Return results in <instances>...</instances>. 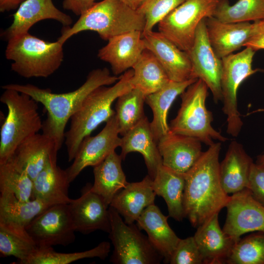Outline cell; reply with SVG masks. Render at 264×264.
I'll return each mask as SVG.
<instances>
[{
	"instance_id": "6da1fadb",
	"label": "cell",
	"mask_w": 264,
	"mask_h": 264,
	"mask_svg": "<svg viewBox=\"0 0 264 264\" xmlns=\"http://www.w3.org/2000/svg\"><path fill=\"white\" fill-rule=\"evenodd\" d=\"M220 142L203 152L193 167L184 174L183 207L185 217L198 227L225 207L230 198L220 175Z\"/></svg>"
},
{
	"instance_id": "9a60e30c",
	"label": "cell",
	"mask_w": 264,
	"mask_h": 264,
	"mask_svg": "<svg viewBox=\"0 0 264 264\" xmlns=\"http://www.w3.org/2000/svg\"><path fill=\"white\" fill-rule=\"evenodd\" d=\"M87 184L81 196L71 199L68 206L76 232L88 234L96 230L109 233L110 222L109 207L103 199L91 190Z\"/></svg>"
},
{
	"instance_id": "ab89813d",
	"label": "cell",
	"mask_w": 264,
	"mask_h": 264,
	"mask_svg": "<svg viewBox=\"0 0 264 264\" xmlns=\"http://www.w3.org/2000/svg\"><path fill=\"white\" fill-rule=\"evenodd\" d=\"M171 264H201L202 259L194 237L180 239L172 255Z\"/></svg>"
},
{
	"instance_id": "d590c367",
	"label": "cell",
	"mask_w": 264,
	"mask_h": 264,
	"mask_svg": "<svg viewBox=\"0 0 264 264\" xmlns=\"http://www.w3.org/2000/svg\"><path fill=\"white\" fill-rule=\"evenodd\" d=\"M213 17L225 22L260 21L264 19V0H239L233 5L220 0Z\"/></svg>"
},
{
	"instance_id": "5b68a950",
	"label": "cell",
	"mask_w": 264,
	"mask_h": 264,
	"mask_svg": "<svg viewBox=\"0 0 264 264\" xmlns=\"http://www.w3.org/2000/svg\"><path fill=\"white\" fill-rule=\"evenodd\" d=\"M63 46L58 40L48 42L27 32L8 41L5 57L13 61L11 70L20 76L26 78H46L61 66L64 59Z\"/></svg>"
},
{
	"instance_id": "f1b7e54d",
	"label": "cell",
	"mask_w": 264,
	"mask_h": 264,
	"mask_svg": "<svg viewBox=\"0 0 264 264\" xmlns=\"http://www.w3.org/2000/svg\"><path fill=\"white\" fill-rule=\"evenodd\" d=\"M122 160L114 151L93 167L94 181L91 190L99 195L108 206L115 195L129 183L122 168Z\"/></svg>"
},
{
	"instance_id": "52a82bcc",
	"label": "cell",
	"mask_w": 264,
	"mask_h": 264,
	"mask_svg": "<svg viewBox=\"0 0 264 264\" xmlns=\"http://www.w3.org/2000/svg\"><path fill=\"white\" fill-rule=\"evenodd\" d=\"M208 89L203 81L198 79L180 95V109L169 124L171 132L197 138L209 146L214 140H227L212 126L213 115L205 105Z\"/></svg>"
},
{
	"instance_id": "f546056e",
	"label": "cell",
	"mask_w": 264,
	"mask_h": 264,
	"mask_svg": "<svg viewBox=\"0 0 264 264\" xmlns=\"http://www.w3.org/2000/svg\"><path fill=\"white\" fill-rule=\"evenodd\" d=\"M185 184L184 174L178 173L163 165L158 168L153 180V189L156 195L165 200L169 216L177 221L185 218L183 207Z\"/></svg>"
},
{
	"instance_id": "603a6c76",
	"label": "cell",
	"mask_w": 264,
	"mask_h": 264,
	"mask_svg": "<svg viewBox=\"0 0 264 264\" xmlns=\"http://www.w3.org/2000/svg\"><path fill=\"white\" fill-rule=\"evenodd\" d=\"M152 182L149 175L139 182H129L115 195L110 206L124 218L126 223H134L146 207L154 204L156 195Z\"/></svg>"
},
{
	"instance_id": "f35d334b",
	"label": "cell",
	"mask_w": 264,
	"mask_h": 264,
	"mask_svg": "<svg viewBox=\"0 0 264 264\" xmlns=\"http://www.w3.org/2000/svg\"><path fill=\"white\" fill-rule=\"evenodd\" d=\"M186 0H144L137 10L145 19L142 33L153 30L170 12Z\"/></svg>"
},
{
	"instance_id": "8d00e7d4",
	"label": "cell",
	"mask_w": 264,
	"mask_h": 264,
	"mask_svg": "<svg viewBox=\"0 0 264 264\" xmlns=\"http://www.w3.org/2000/svg\"><path fill=\"white\" fill-rule=\"evenodd\" d=\"M33 180L28 175L16 167L11 161L0 164V193H10L18 199H32Z\"/></svg>"
},
{
	"instance_id": "30bf717a",
	"label": "cell",
	"mask_w": 264,
	"mask_h": 264,
	"mask_svg": "<svg viewBox=\"0 0 264 264\" xmlns=\"http://www.w3.org/2000/svg\"><path fill=\"white\" fill-rule=\"evenodd\" d=\"M220 0H186L158 24V32L188 52L201 21L214 16Z\"/></svg>"
},
{
	"instance_id": "5bb4252c",
	"label": "cell",
	"mask_w": 264,
	"mask_h": 264,
	"mask_svg": "<svg viewBox=\"0 0 264 264\" xmlns=\"http://www.w3.org/2000/svg\"><path fill=\"white\" fill-rule=\"evenodd\" d=\"M188 53L192 64L191 78L200 79L206 84L214 102L222 101L221 59L216 54L209 41L205 19L198 24L193 44Z\"/></svg>"
},
{
	"instance_id": "836d02e7",
	"label": "cell",
	"mask_w": 264,
	"mask_h": 264,
	"mask_svg": "<svg viewBox=\"0 0 264 264\" xmlns=\"http://www.w3.org/2000/svg\"><path fill=\"white\" fill-rule=\"evenodd\" d=\"M110 251V244L104 241L88 250L73 253H60L52 247L37 248L21 264H68L79 260L98 258L105 260Z\"/></svg>"
},
{
	"instance_id": "83f0119b",
	"label": "cell",
	"mask_w": 264,
	"mask_h": 264,
	"mask_svg": "<svg viewBox=\"0 0 264 264\" xmlns=\"http://www.w3.org/2000/svg\"><path fill=\"white\" fill-rule=\"evenodd\" d=\"M197 80L190 79L182 82L170 80L159 90L146 96L145 102L153 111V119L150 126L157 143L160 138L170 132L167 117L173 103L178 95Z\"/></svg>"
},
{
	"instance_id": "8fae6325",
	"label": "cell",
	"mask_w": 264,
	"mask_h": 264,
	"mask_svg": "<svg viewBox=\"0 0 264 264\" xmlns=\"http://www.w3.org/2000/svg\"><path fill=\"white\" fill-rule=\"evenodd\" d=\"M25 227L38 248L66 246L75 240L76 231L68 204L48 207Z\"/></svg>"
},
{
	"instance_id": "74e56055",
	"label": "cell",
	"mask_w": 264,
	"mask_h": 264,
	"mask_svg": "<svg viewBox=\"0 0 264 264\" xmlns=\"http://www.w3.org/2000/svg\"><path fill=\"white\" fill-rule=\"evenodd\" d=\"M226 262L231 264H264V233L240 239L234 245Z\"/></svg>"
},
{
	"instance_id": "8992f818",
	"label": "cell",
	"mask_w": 264,
	"mask_h": 264,
	"mask_svg": "<svg viewBox=\"0 0 264 264\" xmlns=\"http://www.w3.org/2000/svg\"><path fill=\"white\" fill-rule=\"evenodd\" d=\"M4 90L0 101L7 107L8 113L0 128V164L7 162L20 144L43 127L37 102L15 89Z\"/></svg>"
},
{
	"instance_id": "bcb514c9",
	"label": "cell",
	"mask_w": 264,
	"mask_h": 264,
	"mask_svg": "<svg viewBox=\"0 0 264 264\" xmlns=\"http://www.w3.org/2000/svg\"><path fill=\"white\" fill-rule=\"evenodd\" d=\"M253 34L259 31L264 30V19L253 23Z\"/></svg>"
},
{
	"instance_id": "4fadbf2b",
	"label": "cell",
	"mask_w": 264,
	"mask_h": 264,
	"mask_svg": "<svg viewBox=\"0 0 264 264\" xmlns=\"http://www.w3.org/2000/svg\"><path fill=\"white\" fill-rule=\"evenodd\" d=\"M115 115L106 122L97 135L85 137L81 142L72 164L66 169L70 183L86 167L98 165L120 146L121 138Z\"/></svg>"
},
{
	"instance_id": "e575fe53",
	"label": "cell",
	"mask_w": 264,
	"mask_h": 264,
	"mask_svg": "<svg viewBox=\"0 0 264 264\" xmlns=\"http://www.w3.org/2000/svg\"><path fill=\"white\" fill-rule=\"evenodd\" d=\"M145 97L142 92L132 88L117 99L115 115L121 135H124L146 117L144 111Z\"/></svg>"
},
{
	"instance_id": "4dcf8cb0",
	"label": "cell",
	"mask_w": 264,
	"mask_h": 264,
	"mask_svg": "<svg viewBox=\"0 0 264 264\" xmlns=\"http://www.w3.org/2000/svg\"><path fill=\"white\" fill-rule=\"evenodd\" d=\"M132 68V87L146 96L159 90L170 81L156 58L147 49Z\"/></svg>"
},
{
	"instance_id": "7bdbcfd3",
	"label": "cell",
	"mask_w": 264,
	"mask_h": 264,
	"mask_svg": "<svg viewBox=\"0 0 264 264\" xmlns=\"http://www.w3.org/2000/svg\"><path fill=\"white\" fill-rule=\"evenodd\" d=\"M244 46L251 48L255 51L264 49V30L253 34L246 42Z\"/></svg>"
},
{
	"instance_id": "3957f363",
	"label": "cell",
	"mask_w": 264,
	"mask_h": 264,
	"mask_svg": "<svg viewBox=\"0 0 264 264\" xmlns=\"http://www.w3.org/2000/svg\"><path fill=\"white\" fill-rule=\"evenodd\" d=\"M133 74V69H128L113 86L95 88L71 116L70 127L65 133L64 140L69 162L74 159L83 139L115 115L112 104L120 95L133 88L131 84Z\"/></svg>"
},
{
	"instance_id": "b9f144b4",
	"label": "cell",
	"mask_w": 264,
	"mask_h": 264,
	"mask_svg": "<svg viewBox=\"0 0 264 264\" xmlns=\"http://www.w3.org/2000/svg\"><path fill=\"white\" fill-rule=\"evenodd\" d=\"M96 0H64L63 8L71 11L77 16H80L95 3Z\"/></svg>"
},
{
	"instance_id": "44dd1931",
	"label": "cell",
	"mask_w": 264,
	"mask_h": 264,
	"mask_svg": "<svg viewBox=\"0 0 264 264\" xmlns=\"http://www.w3.org/2000/svg\"><path fill=\"white\" fill-rule=\"evenodd\" d=\"M209 41L220 59L244 46L253 35V23L225 22L214 17L205 19Z\"/></svg>"
},
{
	"instance_id": "cb8c5ba5",
	"label": "cell",
	"mask_w": 264,
	"mask_h": 264,
	"mask_svg": "<svg viewBox=\"0 0 264 264\" xmlns=\"http://www.w3.org/2000/svg\"><path fill=\"white\" fill-rule=\"evenodd\" d=\"M168 217L154 204L146 207L136 221L138 228L147 233L150 241L166 263H169L180 239L169 226Z\"/></svg>"
},
{
	"instance_id": "60d3db41",
	"label": "cell",
	"mask_w": 264,
	"mask_h": 264,
	"mask_svg": "<svg viewBox=\"0 0 264 264\" xmlns=\"http://www.w3.org/2000/svg\"><path fill=\"white\" fill-rule=\"evenodd\" d=\"M247 189L254 198L264 205V166L252 164Z\"/></svg>"
},
{
	"instance_id": "d6986e66",
	"label": "cell",
	"mask_w": 264,
	"mask_h": 264,
	"mask_svg": "<svg viewBox=\"0 0 264 264\" xmlns=\"http://www.w3.org/2000/svg\"><path fill=\"white\" fill-rule=\"evenodd\" d=\"M157 147L162 165L181 174L193 167L203 152L198 139L171 132L159 139Z\"/></svg>"
},
{
	"instance_id": "7a4b0ae2",
	"label": "cell",
	"mask_w": 264,
	"mask_h": 264,
	"mask_svg": "<svg viewBox=\"0 0 264 264\" xmlns=\"http://www.w3.org/2000/svg\"><path fill=\"white\" fill-rule=\"evenodd\" d=\"M119 78L111 75L109 70L105 67L92 70L82 86L66 93H55L49 88H42L30 84H10L1 88L27 94L43 105L47 116L43 122L42 133L51 137L60 150L65 140V129L68 121L87 96L98 87L115 84Z\"/></svg>"
},
{
	"instance_id": "277c9868",
	"label": "cell",
	"mask_w": 264,
	"mask_h": 264,
	"mask_svg": "<svg viewBox=\"0 0 264 264\" xmlns=\"http://www.w3.org/2000/svg\"><path fill=\"white\" fill-rule=\"evenodd\" d=\"M144 17L120 0H103L95 2L80 16L71 26H65L58 41L64 43L70 37L84 31L96 32L105 41L132 31L143 32Z\"/></svg>"
},
{
	"instance_id": "484cf974",
	"label": "cell",
	"mask_w": 264,
	"mask_h": 264,
	"mask_svg": "<svg viewBox=\"0 0 264 264\" xmlns=\"http://www.w3.org/2000/svg\"><path fill=\"white\" fill-rule=\"evenodd\" d=\"M57 155L52 156L33 179L32 198L44 200L51 205L68 204L70 182L66 170L57 163Z\"/></svg>"
},
{
	"instance_id": "d6a6232c",
	"label": "cell",
	"mask_w": 264,
	"mask_h": 264,
	"mask_svg": "<svg viewBox=\"0 0 264 264\" xmlns=\"http://www.w3.org/2000/svg\"><path fill=\"white\" fill-rule=\"evenodd\" d=\"M52 205L38 198L23 201L13 194L0 193V220L25 226L37 216Z\"/></svg>"
},
{
	"instance_id": "7dc6e473",
	"label": "cell",
	"mask_w": 264,
	"mask_h": 264,
	"mask_svg": "<svg viewBox=\"0 0 264 264\" xmlns=\"http://www.w3.org/2000/svg\"><path fill=\"white\" fill-rule=\"evenodd\" d=\"M256 163L264 166V153L257 157Z\"/></svg>"
},
{
	"instance_id": "9c48e42d",
	"label": "cell",
	"mask_w": 264,
	"mask_h": 264,
	"mask_svg": "<svg viewBox=\"0 0 264 264\" xmlns=\"http://www.w3.org/2000/svg\"><path fill=\"white\" fill-rule=\"evenodd\" d=\"M255 51L245 47L221 59L220 86L222 110L227 116V133L233 137L239 134L243 123L238 110L237 92L240 86L248 77L261 70L253 69Z\"/></svg>"
},
{
	"instance_id": "ee69618b",
	"label": "cell",
	"mask_w": 264,
	"mask_h": 264,
	"mask_svg": "<svg viewBox=\"0 0 264 264\" xmlns=\"http://www.w3.org/2000/svg\"><path fill=\"white\" fill-rule=\"evenodd\" d=\"M25 0H0V11L4 12L14 10Z\"/></svg>"
},
{
	"instance_id": "1f68e13d",
	"label": "cell",
	"mask_w": 264,
	"mask_h": 264,
	"mask_svg": "<svg viewBox=\"0 0 264 264\" xmlns=\"http://www.w3.org/2000/svg\"><path fill=\"white\" fill-rule=\"evenodd\" d=\"M25 226L0 220V253L1 257L13 256L22 264L37 248Z\"/></svg>"
},
{
	"instance_id": "4316f807",
	"label": "cell",
	"mask_w": 264,
	"mask_h": 264,
	"mask_svg": "<svg viewBox=\"0 0 264 264\" xmlns=\"http://www.w3.org/2000/svg\"><path fill=\"white\" fill-rule=\"evenodd\" d=\"M253 163L252 158L242 145L236 141H232L224 158L220 164V181L227 194H233L248 188Z\"/></svg>"
},
{
	"instance_id": "ba28073f",
	"label": "cell",
	"mask_w": 264,
	"mask_h": 264,
	"mask_svg": "<svg viewBox=\"0 0 264 264\" xmlns=\"http://www.w3.org/2000/svg\"><path fill=\"white\" fill-rule=\"evenodd\" d=\"M110 230L109 237L113 246L110 261L114 264H159L163 257L138 226L127 224L111 206L109 207Z\"/></svg>"
},
{
	"instance_id": "e0dca14e",
	"label": "cell",
	"mask_w": 264,
	"mask_h": 264,
	"mask_svg": "<svg viewBox=\"0 0 264 264\" xmlns=\"http://www.w3.org/2000/svg\"><path fill=\"white\" fill-rule=\"evenodd\" d=\"M12 24L1 34L7 41L20 34L29 32L35 23L47 19L57 21L64 26L71 24L70 16L59 10L52 0H25L13 14Z\"/></svg>"
},
{
	"instance_id": "d4e9b609",
	"label": "cell",
	"mask_w": 264,
	"mask_h": 264,
	"mask_svg": "<svg viewBox=\"0 0 264 264\" xmlns=\"http://www.w3.org/2000/svg\"><path fill=\"white\" fill-rule=\"evenodd\" d=\"M216 214L197 227L193 236L203 264H222L227 261L235 242L221 229Z\"/></svg>"
},
{
	"instance_id": "ac0fdd59",
	"label": "cell",
	"mask_w": 264,
	"mask_h": 264,
	"mask_svg": "<svg viewBox=\"0 0 264 264\" xmlns=\"http://www.w3.org/2000/svg\"><path fill=\"white\" fill-rule=\"evenodd\" d=\"M145 49L142 32L132 31L109 40L97 55L110 65L113 74L117 75L132 68Z\"/></svg>"
},
{
	"instance_id": "7402d4cb",
	"label": "cell",
	"mask_w": 264,
	"mask_h": 264,
	"mask_svg": "<svg viewBox=\"0 0 264 264\" xmlns=\"http://www.w3.org/2000/svg\"><path fill=\"white\" fill-rule=\"evenodd\" d=\"M121 138L120 156L122 160L130 153H140L144 159L148 175L153 180L158 168L162 165V159L148 118L146 116Z\"/></svg>"
},
{
	"instance_id": "2e32d148",
	"label": "cell",
	"mask_w": 264,
	"mask_h": 264,
	"mask_svg": "<svg viewBox=\"0 0 264 264\" xmlns=\"http://www.w3.org/2000/svg\"><path fill=\"white\" fill-rule=\"evenodd\" d=\"M142 37L146 48L155 56L170 80L182 82L192 79V64L188 52L159 32L142 33Z\"/></svg>"
},
{
	"instance_id": "f6af8a7d",
	"label": "cell",
	"mask_w": 264,
	"mask_h": 264,
	"mask_svg": "<svg viewBox=\"0 0 264 264\" xmlns=\"http://www.w3.org/2000/svg\"><path fill=\"white\" fill-rule=\"evenodd\" d=\"M129 7L137 10L144 0H120Z\"/></svg>"
},
{
	"instance_id": "ffe728a7",
	"label": "cell",
	"mask_w": 264,
	"mask_h": 264,
	"mask_svg": "<svg viewBox=\"0 0 264 264\" xmlns=\"http://www.w3.org/2000/svg\"><path fill=\"white\" fill-rule=\"evenodd\" d=\"M59 150L51 137L37 133L20 144L9 160L33 180L49 159L57 155Z\"/></svg>"
},
{
	"instance_id": "7c38bea8",
	"label": "cell",
	"mask_w": 264,
	"mask_h": 264,
	"mask_svg": "<svg viewBox=\"0 0 264 264\" xmlns=\"http://www.w3.org/2000/svg\"><path fill=\"white\" fill-rule=\"evenodd\" d=\"M225 207L227 217L222 230L235 243L245 233H264V205L248 189L233 194Z\"/></svg>"
}]
</instances>
